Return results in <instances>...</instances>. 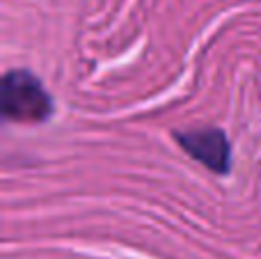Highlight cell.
<instances>
[{
  "label": "cell",
  "instance_id": "1",
  "mask_svg": "<svg viewBox=\"0 0 261 259\" xmlns=\"http://www.w3.org/2000/svg\"><path fill=\"white\" fill-rule=\"evenodd\" d=\"M53 99L44 83L28 69H9L0 83V113L7 122H46L53 115Z\"/></svg>",
  "mask_w": 261,
  "mask_h": 259
},
{
  "label": "cell",
  "instance_id": "2",
  "mask_svg": "<svg viewBox=\"0 0 261 259\" xmlns=\"http://www.w3.org/2000/svg\"><path fill=\"white\" fill-rule=\"evenodd\" d=\"M181 149L216 174H227L231 168V145L222 128H197L176 133Z\"/></svg>",
  "mask_w": 261,
  "mask_h": 259
}]
</instances>
